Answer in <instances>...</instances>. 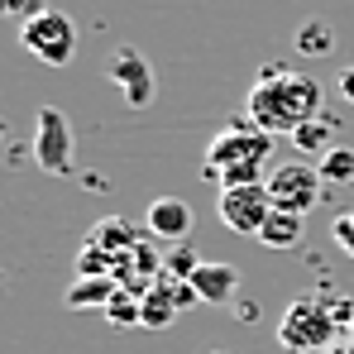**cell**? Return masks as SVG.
Here are the masks:
<instances>
[{
	"instance_id": "7a4b0ae2",
	"label": "cell",
	"mask_w": 354,
	"mask_h": 354,
	"mask_svg": "<svg viewBox=\"0 0 354 354\" xmlns=\"http://www.w3.org/2000/svg\"><path fill=\"white\" fill-rule=\"evenodd\" d=\"M273 153V134L259 129L254 120H239L230 129H221L206 144V163L201 173L216 187H244V182H263V163Z\"/></svg>"
},
{
	"instance_id": "9c48e42d",
	"label": "cell",
	"mask_w": 354,
	"mask_h": 354,
	"mask_svg": "<svg viewBox=\"0 0 354 354\" xmlns=\"http://www.w3.org/2000/svg\"><path fill=\"white\" fill-rule=\"evenodd\" d=\"M196 225V211L182 201V196H153L149 211H144V230L153 239H168V244H182Z\"/></svg>"
},
{
	"instance_id": "ba28073f",
	"label": "cell",
	"mask_w": 354,
	"mask_h": 354,
	"mask_svg": "<svg viewBox=\"0 0 354 354\" xmlns=\"http://www.w3.org/2000/svg\"><path fill=\"white\" fill-rule=\"evenodd\" d=\"M34 163L53 177L72 173V124L58 106H39L34 115Z\"/></svg>"
},
{
	"instance_id": "277c9868",
	"label": "cell",
	"mask_w": 354,
	"mask_h": 354,
	"mask_svg": "<svg viewBox=\"0 0 354 354\" xmlns=\"http://www.w3.org/2000/svg\"><path fill=\"white\" fill-rule=\"evenodd\" d=\"M268 196H273V211H292V216H306L321 206L326 196V182H321V168L306 163V158H292V163H278L273 173L263 177Z\"/></svg>"
},
{
	"instance_id": "d4e9b609",
	"label": "cell",
	"mask_w": 354,
	"mask_h": 354,
	"mask_svg": "<svg viewBox=\"0 0 354 354\" xmlns=\"http://www.w3.org/2000/svg\"><path fill=\"white\" fill-rule=\"evenodd\" d=\"M326 354H354V335H345V340H335Z\"/></svg>"
},
{
	"instance_id": "e0dca14e",
	"label": "cell",
	"mask_w": 354,
	"mask_h": 354,
	"mask_svg": "<svg viewBox=\"0 0 354 354\" xmlns=\"http://www.w3.org/2000/svg\"><path fill=\"white\" fill-rule=\"evenodd\" d=\"M177 321V301L158 283H153V292L144 297V326H153V330H163V326H173Z\"/></svg>"
},
{
	"instance_id": "52a82bcc",
	"label": "cell",
	"mask_w": 354,
	"mask_h": 354,
	"mask_svg": "<svg viewBox=\"0 0 354 354\" xmlns=\"http://www.w3.org/2000/svg\"><path fill=\"white\" fill-rule=\"evenodd\" d=\"M106 77L115 82V91L124 96L129 111H144L153 96H158V77H153V62L144 58L134 44H120L115 53L106 58Z\"/></svg>"
},
{
	"instance_id": "7c38bea8",
	"label": "cell",
	"mask_w": 354,
	"mask_h": 354,
	"mask_svg": "<svg viewBox=\"0 0 354 354\" xmlns=\"http://www.w3.org/2000/svg\"><path fill=\"white\" fill-rule=\"evenodd\" d=\"M115 292H120L115 278H77V283L62 292V306H67V311H86V306H101V311H106V301Z\"/></svg>"
},
{
	"instance_id": "8992f818",
	"label": "cell",
	"mask_w": 354,
	"mask_h": 354,
	"mask_svg": "<svg viewBox=\"0 0 354 354\" xmlns=\"http://www.w3.org/2000/svg\"><path fill=\"white\" fill-rule=\"evenodd\" d=\"M216 216H221V225H225V230H235V235H254V239H259L263 221L273 216V196H268V187H263V182L221 187V196H216Z\"/></svg>"
},
{
	"instance_id": "8fae6325",
	"label": "cell",
	"mask_w": 354,
	"mask_h": 354,
	"mask_svg": "<svg viewBox=\"0 0 354 354\" xmlns=\"http://www.w3.org/2000/svg\"><path fill=\"white\" fill-rule=\"evenodd\" d=\"M149 235L144 225H129L124 216H106V221H96V230H91V244H101V249H111V254H129V249H139V239Z\"/></svg>"
},
{
	"instance_id": "5b68a950",
	"label": "cell",
	"mask_w": 354,
	"mask_h": 354,
	"mask_svg": "<svg viewBox=\"0 0 354 354\" xmlns=\"http://www.w3.org/2000/svg\"><path fill=\"white\" fill-rule=\"evenodd\" d=\"M77 39H82L77 34V19L62 15V10H48L39 19H29L24 34H19L24 53H34V58L48 62V67H67V62L77 58Z\"/></svg>"
},
{
	"instance_id": "4fadbf2b",
	"label": "cell",
	"mask_w": 354,
	"mask_h": 354,
	"mask_svg": "<svg viewBox=\"0 0 354 354\" xmlns=\"http://www.w3.org/2000/svg\"><path fill=\"white\" fill-rule=\"evenodd\" d=\"M301 235H306V216L273 211V216L263 221V230H259V244H268V249H297Z\"/></svg>"
},
{
	"instance_id": "ffe728a7",
	"label": "cell",
	"mask_w": 354,
	"mask_h": 354,
	"mask_svg": "<svg viewBox=\"0 0 354 354\" xmlns=\"http://www.w3.org/2000/svg\"><path fill=\"white\" fill-rule=\"evenodd\" d=\"M0 10L24 29L29 19H39V15H48V0H0Z\"/></svg>"
},
{
	"instance_id": "d6986e66",
	"label": "cell",
	"mask_w": 354,
	"mask_h": 354,
	"mask_svg": "<svg viewBox=\"0 0 354 354\" xmlns=\"http://www.w3.org/2000/svg\"><path fill=\"white\" fill-rule=\"evenodd\" d=\"M201 263H206V259H201V254L182 239V244H173V254L163 259V273H168V278H187V283H192V273H196Z\"/></svg>"
},
{
	"instance_id": "7402d4cb",
	"label": "cell",
	"mask_w": 354,
	"mask_h": 354,
	"mask_svg": "<svg viewBox=\"0 0 354 354\" xmlns=\"http://www.w3.org/2000/svg\"><path fill=\"white\" fill-rule=\"evenodd\" d=\"M330 316L340 330H354V297H330Z\"/></svg>"
},
{
	"instance_id": "603a6c76",
	"label": "cell",
	"mask_w": 354,
	"mask_h": 354,
	"mask_svg": "<svg viewBox=\"0 0 354 354\" xmlns=\"http://www.w3.org/2000/svg\"><path fill=\"white\" fill-rule=\"evenodd\" d=\"M235 316L244 326H254V321H259V306H254V301H235Z\"/></svg>"
},
{
	"instance_id": "5bb4252c",
	"label": "cell",
	"mask_w": 354,
	"mask_h": 354,
	"mask_svg": "<svg viewBox=\"0 0 354 354\" xmlns=\"http://www.w3.org/2000/svg\"><path fill=\"white\" fill-rule=\"evenodd\" d=\"M330 144H340V139H335V115H330V111H321L316 120H306V124L292 134V149H301V153H316V158H321Z\"/></svg>"
},
{
	"instance_id": "4316f807",
	"label": "cell",
	"mask_w": 354,
	"mask_h": 354,
	"mask_svg": "<svg viewBox=\"0 0 354 354\" xmlns=\"http://www.w3.org/2000/svg\"><path fill=\"white\" fill-rule=\"evenodd\" d=\"M350 335H354V330H350Z\"/></svg>"
},
{
	"instance_id": "30bf717a",
	"label": "cell",
	"mask_w": 354,
	"mask_h": 354,
	"mask_svg": "<svg viewBox=\"0 0 354 354\" xmlns=\"http://www.w3.org/2000/svg\"><path fill=\"white\" fill-rule=\"evenodd\" d=\"M192 288L196 297L206 301V306H235V292H239V268L235 263H201L196 273H192Z\"/></svg>"
},
{
	"instance_id": "ac0fdd59",
	"label": "cell",
	"mask_w": 354,
	"mask_h": 354,
	"mask_svg": "<svg viewBox=\"0 0 354 354\" xmlns=\"http://www.w3.org/2000/svg\"><path fill=\"white\" fill-rule=\"evenodd\" d=\"M106 316H111L115 326H144V297H134V292L120 288V292L106 301Z\"/></svg>"
},
{
	"instance_id": "2e32d148",
	"label": "cell",
	"mask_w": 354,
	"mask_h": 354,
	"mask_svg": "<svg viewBox=\"0 0 354 354\" xmlns=\"http://www.w3.org/2000/svg\"><path fill=\"white\" fill-rule=\"evenodd\" d=\"M335 48V29L326 24V19H306L301 29H297V53H306V58H326Z\"/></svg>"
},
{
	"instance_id": "cb8c5ba5",
	"label": "cell",
	"mask_w": 354,
	"mask_h": 354,
	"mask_svg": "<svg viewBox=\"0 0 354 354\" xmlns=\"http://www.w3.org/2000/svg\"><path fill=\"white\" fill-rule=\"evenodd\" d=\"M340 96H345V101H354V67H345V72H340Z\"/></svg>"
},
{
	"instance_id": "3957f363",
	"label": "cell",
	"mask_w": 354,
	"mask_h": 354,
	"mask_svg": "<svg viewBox=\"0 0 354 354\" xmlns=\"http://www.w3.org/2000/svg\"><path fill=\"white\" fill-rule=\"evenodd\" d=\"M340 340V326L330 316V297L301 292L288 301L283 321H278V345L288 354H326Z\"/></svg>"
},
{
	"instance_id": "9a60e30c",
	"label": "cell",
	"mask_w": 354,
	"mask_h": 354,
	"mask_svg": "<svg viewBox=\"0 0 354 354\" xmlns=\"http://www.w3.org/2000/svg\"><path fill=\"white\" fill-rule=\"evenodd\" d=\"M316 168H321V182L326 187H354V149L350 144H330L316 158Z\"/></svg>"
},
{
	"instance_id": "6da1fadb",
	"label": "cell",
	"mask_w": 354,
	"mask_h": 354,
	"mask_svg": "<svg viewBox=\"0 0 354 354\" xmlns=\"http://www.w3.org/2000/svg\"><path fill=\"white\" fill-rule=\"evenodd\" d=\"M326 111V96H321V82L306 77V72H288V67H263L254 91L244 96V115L254 120L259 129L268 134H297L306 120H316Z\"/></svg>"
},
{
	"instance_id": "484cf974",
	"label": "cell",
	"mask_w": 354,
	"mask_h": 354,
	"mask_svg": "<svg viewBox=\"0 0 354 354\" xmlns=\"http://www.w3.org/2000/svg\"><path fill=\"white\" fill-rule=\"evenodd\" d=\"M206 354H230V350H206Z\"/></svg>"
},
{
	"instance_id": "44dd1931",
	"label": "cell",
	"mask_w": 354,
	"mask_h": 354,
	"mask_svg": "<svg viewBox=\"0 0 354 354\" xmlns=\"http://www.w3.org/2000/svg\"><path fill=\"white\" fill-rule=\"evenodd\" d=\"M330 239H335V249H345V259H354V211H340L330 221Z\"/></svg>"
}]
</instances>
